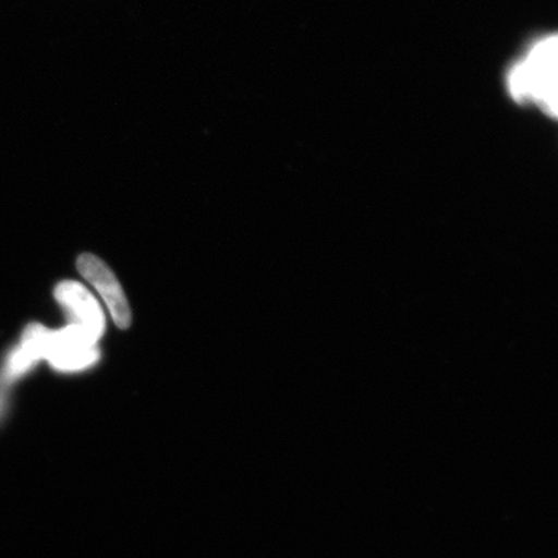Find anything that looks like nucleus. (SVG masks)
I'll return each mask as SVG.
<instances>
[{"instance_id": "nucleus-1", "label": "nucleus", "mask_w": 558, "mask_h": 558, "mask_svg": "<svg viewBox=\"0 0 558 558\" xmlns=\"http://www.w3.org/2000/svg\"><path fill=\"white\" fill-rule=\"evenodd\" d=\"M557 35H543L509 68L507 90L518 104L557 117Z\"/></svg>"}, {"instance_id": "nucleus-2", "label": "nucleus", "mask_w": 558, "mask_h": 558, "mask_svg": "<svg viewBox=\"0 0 558 558\" xmlns=\"http://www.w3.org/2000/svg\"><path fill=\"white\" fill-rule=\"evenodd\" d=\"M45 360L56 372L78 373L97 364L100 360L97 340L81 327L69 325L65 329L50 331Z\"/></svg>"}, {"instance_id": "nucleus-3", "label": "nucleus", "mask_w": 558, "mask_h": 558, "mask_svg": "<svg viewBox=\"0 0 558 558\" xmlns=\"http://www.w3.org/2000/svg\"><path fill=\"white\" fill-rule=\"evenodd\" d=\"M76 268L99 292L116 325L120 329H129L132 314L128 298H125L121 283L118 282L108 265L95 255L83 254L76 260Z\"/></svg>"}, {"instance_id": "nucleus-4", "label": "nucleus", "mask_w": 558, "mask_h": 558, "mask_svg": "<svg viewBox=\"0 0 558 558\" xmlns=\"http://www.w3.org/2000/svg\"><path fill=\"white\" fill-rule=\"evenodd\" d=\"M54 299L70 319L99 341L105 332V316L99 302L80 282L62 281L54 289Z\"/></svg>"}, {"instance_id": "nucleus-5", "label": "nucleus", "mask_w": 558, "mask_h": 558, "mask_svg": "<svg viewBox=\"0 0 558 558\" xmlns=\"http://www.w3.org/2000/svg\"><path fill=\"white\" fill-rule=\"evenodd\" d=\"M50 331L40 324H32L26 327L19 344L11 349L4 360L2 367V381L4 384L15 383L24 378L41 360H45Z\"/></svg>"}]
</instances>
